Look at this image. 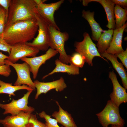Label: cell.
<instances>
[{"label": "cell", "mask_w": 127, "mask_h": 127, "mask_svg": "<svg viewBox=\"0 0 127 127\" xmlns=\"http://www.w3.org/2000/svg\"><path fill=\"white\" fill-rule=\"evenodd\" d=\"M38 29L36 20L20 21L5 26L2 36L11 46L25 43L34 38Z\"/></svg>", "instance_id": "6da1fadb"}, {"label": "cell", "mask_w": 127, "mask_h": 127, "mask_svg": "<svg viewBox=\"0 0 127 127\" xmlns=\"http://www.w3.org/2000/svg\"><path fill=\"white\" fill-rule=\"evenodd\" d=\"M34 0H11L5 26L20 21L36 20Z\"/></svg>", "instance_id": "7a4b0ae2"}, {"label": "cell", "mask_w": 127, "mask_h": 127, "mask_svg": "<svg viewBox=\"0 0 127 127\" xmlns=\"http://www.w3.org/2000/svg\"><path fill=\"white\" fill-rule=\"evenodd\" d=\"M48 30L49 47L59 53V60L67 64H70V56L67 54L64 48L65 43L69 38V34L66 32H61L51 26H49Z\"/></svg>", "instance_id": "3957f363"}, {"label": "cell", "mask_w": 127, "mask_h": 127, "mask_svg": "<svg viewBox=\"0 0 127 127\" xmlns=\"http://www.w3.org/2000/svg\"><path fill=\"white\" fill-rule=\"evenodd\" d=\"M96 115L103 127H108L110 124L123 127L125 124L124 120L120 115L119 107L110 100L107 101L103 110Z\"/></svg>", "instance_id": "277c9868"}, {"label": "cell", "mask_w": 127, "mask_h": 127, "mask_svg": "<svg viewBox=\"0 0 127 127\" xmlns=\"http://www.w3.org/2000/svg\"><path fill=\"white\" fill-rule=\"evenodd\" d=\"M83 35V40L80 42H75L74 46L75 51L84 57L85 62L89 65L92 66V60L95 56L100 57L107 61L101 56L89 34L85 32Z\"/></svg>", "instance_id": "5b68a950"}, {"label": "cell", "mask_w": 127, "mask_h": 127, "mask_svg": "<svg viewBox=\"0 0 127 127\" xmlns=\"http://www.w3.org/2000/svg\"><path fill=\"white\" fill-rule=\"evenodd\" d=\"M35 17L38 26V34L31 42L26 44L30 46L42 51L47 50L49 44V25L38 13L36 10Z\"/></svg>", "instance_id": "8992f818"}, {"label": "cell", "mask_w": 127, "mask_h": 127, "mask_svg": "<svg viewBox=\"0 0 127 127\" xmlns=\"http://www.w3.org/2000/svg\"><path fill=\"white\" fill-rule=\"evenodd\" d=\"M32 91L31 90L28 91L22 97L16 100L13 99L9 103H0V107L4 110L3 114H10L11 115H14L22 112L32 113L34 111L35 108L28 106V104L29 97Z\"/></svg>", "instance_id": "52a82bcc"}, {"label": "cell", "mask_w": 127, "mask_h": 127, "mask_svg": "<svg viewBox=\"0 0 127 127\" xmlns=\"http://www.w3.org/2000/svg\"><path fill=\"white\" fill-rule=\"evenodd\" d=\"M4 61L5 64L12 66L16 72L17 78L14 85H26L35 90L34 83L30 76V68L27 63L24 62L22 63H13L9 61L7 59Z\"/></svg>", "instance_id": "ba28073f"}, {"label": "cell", "mask_w": 127, "mask_h": 127, "mask_svg": "<svg viewBox=\"0 0 127 127\" xmlns=\"http://www.w3.org/2000/svg\"><path fill=\"white\" fill-rule=\"evenodd\" d=\"M40 50L25 43H18L11 45L10 53L7 59L12 63H16L21 59L27 57H34Z\"/></svg>", "instance_id": "9c48e42d"}, {"label": "cell", "mask_w": 127, "mask_h": 127, "mask_svg": "<svg viewBox=\"0 0 127 127\" xmlns=\"http://www.w3.org/2000/svg\"><path fill=\"white\" fill-rule=\"evenodd\" d=\"M64 0H60L57 2L49 4L44 3L37 5L38 13L48 23L59 30L60 29L56 24L54 18L55 12L59 8Z\"/></svg>", "instance_id": "30bf717a"}, {"label": "cell", "mask_w": 127, "mask_h": 127, "mask_svg": "<svg viewBox=\"0 0 127 127\" xmlns=\"http://www.w3.org/2000/svg\"><path fill=\"white\" fill-rule=\"evenodd\" d=\"M58 53L56 50L50 48L47 50L45 53L40 56L31 58L25 57L20 60L28 64L33 78L35 79L37 77L39 69L41 66L45 64L47 60Z\"/></svg>", "instance_id": "8fae6325"}, {"label": "cell", "mask_w": 127, "mask_h": 127, "mask_svg": "<svg viewBox=\"0 0 127 127\" xmlns=\"http://www.w3.org/2000/svg\"><path fill=\"white\" fill-rule=\"evenodd\" d=\"M109 77L113 85V91L110 95V100L119 107L121 103L127 102V93L126 89L120 85L117 80L116 75L114 71H112L109 72Z\"/></svg>", "instance_id": "7c38bea8"}, {"label": "cell", "mask_w": 127, "mask_h": 127, "mask_svg": "<svg viewBox=\"0 0 127 127\" xmlns=\"http://www.w3.org/2000/svg\"><path fill=\"white\" fill-rule=\"evenodd\" d=\"M37 92L35 98L38 99L39 96L42 93L46 94L49 91L55 89L57 91H63L67 87L64 78L61 77L58 79L49 82H42L38 80L34 82Z\"/></svg>", "instance_id": "4fadbf2b"}, {"label": "cell", "mask_w": 127, "mask_h": 127, "mask_svg": "<svg viewBox=\"0 0 127 127\" xmlns=\"http://www.w3.org/2000/svg\"><path fill=\"white\" fill-rule=\"evenodd\" d=\"M31 113L22 112L15 115L8 116L0 119V123L5 127H25Z\"/></svg>", "instance_id": "5bb4252c"}, {"label": "cell", "mask_w": 127, "mask_h": 127, "mask_svg": "<svg viewBox=\"0 0 127 127\" xmlns=\"http://www.w3.org/2000/svg\"><path fill=\"white\" fill-rule=\"evenodd\" d=\"M125 24L122 27L114 30L111 41L108 48L105 51L108 53L115 55L124 51L122 47L123 32L127 27Z\"/></svg>", "instance_id": "9a60e30c"}, {"label": "cell", "mask_w": 127, "mask_h": 127, "mask_svg": "<svg viewBox=\"0 0 127 127\" xmlns=\"http://www.w3.org/2000/svg\"><path fill=\"white\" fill-rule=\"evenodd\" d=\"M56 102L58 106L59 110L54 111L52 116L64 127H77L71 115L64 110L57 101Z\"/></svg>", "instance_id": "2e32d148"}, {"label": "cell", "mask_w": 127, "mask_h": 127, "mask_svg": "<svg viewBox=\"0 0 127 127\" xmlns=\"http://www.w3.org/2000/svg\"><path fill=\"white\" fill-rule=\"evenodd\" d=\"M101 56L105 57L111 62L113 66L121 77L123 85L126 89L127 88V74L122 64L118 60L115 55L107 53L106 52L101 53Z\"/></svg>", "instance_id": "e0dca14e"}, {"label": "cell", "mask_w": 127, "mask_h": 127, "mask_svg": "<svg viewBox=\"0 0 127 127\" xmlns=\"http://www.w3.org/2000/svg\"><path fill=\"white\" fill-rule=\"evenodd\" d=\"M94 12L83 10L82 12V16L88 21L91 29L92 38L95 41H98L102 33L103 32L99 24L95 20Z\"/></svg>", "instance_id": "ac0fdd59"}, {"label": "cell", "mask_w": 127, "mask_h": 127, "mask_svg": "<svg viewBox=\"0 0 127 127\" xmlns=\"http://www.w3.org/2000/svg\"><path fill=\"white\" fill-rule=\"evenodd\" d=\"M56 65L54 69L48 74L43 77L42 79H44L49 76L56 73H67L69 75H75L79 74V68L71 64L70 65L64 63L57 59L55 61Z\"/></svg>", "instance_id": "d6986e66"}, {"label": "cell", "mask_w": 127, "mask_h": 127, "mask_svg": "<svg viewBox=\"0 0 127 127\" xmlns=\"http://www.w3.org/2000/svg\"><path fill=\"white\" fill-rule=\"evenodd\" d=\"M103 8L106 13L108 24L106 26L109 29L116 28L114 9L115 4L110 0H99L98 2Z\"/></svg>", "instance_id": "ffe728a7"}, {"label": "cell", "mask_w": 127, "mask_h": 127, "mask_svg": "<svg viewBox=\"0 0 127 127\" xmlns=\"http://www.w3.org/2000/svg\"><path fill=\"white\" fill-rule=\"evenodd\" d=\"M113 30H104L98 40L96 46L98 52L100 54L104 52L109 47L111 41Z\"/></svg>", "instance_id": "44dd1931"}, {"label": "cell", "mask_w": 127, "mask_h": 127, "mask_svg": "<svg viewBox=\"0 0 127 127\" xmlns=\"http://www.w3.org/2000/svg\"><path fill=\"white\" fill-rule=\"evenodd\" d=\"M21 90H35L26 85H23L20 86L13 85L11 83H6L0 80V94H8L10 97L12 96H15L16 95L15 92Z\"/></svg>", "instance_id": "7402d4cb"}, {"label": "cell", "mask_w": 127, "mask_h": 127, "mask_svg": "<svg viewBox=\"0 0 127 127\" xmlns=\"http://www.w3.org/2000/svg\"><path fill=\"white\" fill-rule=\"evenodd\" d=\"M114 14L115 18L116 28L122 27L127 20V10L123 9L117 4L114 7Z\"/></svg>", "instance_id": "603a6c76"}, {"label": "cell", "mask_w": 127, "mask_h": 127, "mask_svg": "<svg viewBox=\"0 0 127 127\" xmlns=\"http://www.w3.org/2000/svg\"><path fill=\"white\" fill-rule=\"evenodd\" d=\"M70 64L79 68L82 67L85 62L84 57L78 52L70 56Z\"/></svg>", "instance_id": "cb8c5ba5"}, {"label": "cell", "mask_w": 127, "mask_h": 127, "mask_svg": "<svg viewBox=\"0 0 127 127\" xmlns=\"http://www.w3.org/2000/svg\"><path fill=\"white\" fill-rule=\"evenodd\" d=\"M38 115L39 117L44 119L45 121V124L47 127H62L58 124L56 120L51 117V116L47 114L45 112L42 111L39 113Z\"/></svg>", "instance_id": "d4e9b609"}, {"label": "cell", "mask_w": 127, "mask_h": 127, "mask_svg": "<svg viewBox=\"0 0 127 127\" xmlns=\"http://www.w3.org/2000/svg\"><path fill=\"white\" fill-rule=\"evenodd\" d=\"M25 127H47L45 123L37 119L36 115L31 113L29 116L28 122Z\"/></svg>", "instance_id": "484cf974"}, {"label": "cell", "mask_w": 127, "mask_h": 127, "mask_svg": "<svg viewBox=\"0 0 127 127\" xmlns=\"http://www.w3.org/2000/svg\"><path fill=\"white\" fill-rule=\"evenodd\" d=\"M6 11L2 7L0 12V35H2L4 32L6 23Z\"/></svg>", "instance_id": "4316f807"}, {"label": "cell", "mask_w": 127, "mask_h": 127, "mask_svg": "<svg viewBox=\"0 0 127 127\" xmlns=\"http://www.w3.org/2000/svg\"><path fill=\"white\" fill-rule=\"evenodd\" d=\"M11 46L7 43L0 35V50L8 52L9 54L10 53Z\"/></svg>", "instance_id": "83f0119b"}, {"label": "cell", "mask_w": 127, "mask_h": 127, "mask_svg": "<svg viewBox=\"0 0 127 127\" xmlns=\"http://www.w3.org/2000/svg\"><path fill=\"white\" fill-rule=\"evenodd\" d=\"M10 66L9 65L7 64L3 65H0V75L5 77H8L12 71Z\"/></svg>", "instance_id": "f1b7e54d"}, {"label": "cell", "mask_w": 127, "mask_h": 127, "mask_svg": "<svg viewBox=\"0 0 127 127\" xmlns=\"http://www.w3.org/2000/svg\"><path fill=\"white\" fill-rule=\"evenodd\" d=\"M115 55L118 57L122 63V64L127 69V48L125 51L116 54Z\"/></svg>", "instance_id": "f546056e"}, {"label": "cell", "mask_w": 127, "mask_h": 127, "mask_svg": "<svg viewBox=\"0 0 127 127\" xmlns=\"http://www.w3.org/2000/svg\"><path fill=\"white\" fill-rule=\"evenodd\" d=\"M11 0H0V5L6 11V22L8 17L9 8Z\"/></svg>", "instance_id": "4dcf8cb0"}, {"label": "cell", "mask_w": 127, "mask_h": 127, "mask_svg": "<svg viewBox=\"0 0 127 127\" xmlns=\"http://www.w3.org/2000/svg\"><path fill=\"white\" fill-rule=\"evenodd\" d=\"M111 1L115 4H117L120 7H123L126 9L127 6V0H112Z\"/></svg>", "instance_id": "1f68e13d"}, {"label": "cell", "mask_w": 127, "mask_h": 127, "mask_svg": "<svg viewBox=\"0 0 127 127\" xmlns=\"http://www.w3.org/2000/svg\"><path fill=\"white\" fill-rule=\"evenodd\" d=\"M8 56L5 55L0 52V65H3L5 64V60L7 59Z\"/></svg>", "instance_id": "d6a6232c"}, {"label": "cell", "mask_w": 127, "mask_h": 127, "mask_svg": "<svg viewBox=\"0 0 127 127\" xmlns=\"http://www.w3.org/2000/svg\"><path fill=\"white\" fill-rule=\"evenodd\" d=\"M99 0H82L83 5L84 6H87L88 4L92 2H98Z\"/></svg>", "instance_id": "836d02e7"}, {"label": "cell", "mask_w": 127, "mask_h": 127, "mask_svg": "<svg viewBox=\"0 0 127 127\" xmlns=\"http://www.w3.org/2000/svg\"><path fill=\"white\" fill-rule=\"evenodd\" d=\"M37 5H38L43 3L47 1L46 0H34Z\"/></svg>", "instance_id": "e575fe53"}, {"label": "cell", "mask_w": 127, "mask_h": 127, "mask_svg": "<svg viewBox=\"0 0 127 127\" xmlns=\"http://www.w3.org/2000/svg\"><path fill=\"white\" fill-rule=\"evenodd\" d=\"M111 127H122L120 126H117L116 125H111Z\"/></svg>", "instance_id": "d590c367"}, {"label": "cell", "mask_w": 127, "mask_h": 127, "mask_svg": "<svg viewBox=\"0 0 127 127\" xmlns=\"http://www.w3.org/2000/svg\"><path fill=\"white\" fill-rule=\"evenodd\" d=\"M1 8H2V7H1V6L0 5V11H1Z\"/></svg>", "instance_id": "8d00e7d4"}]
</instances>
